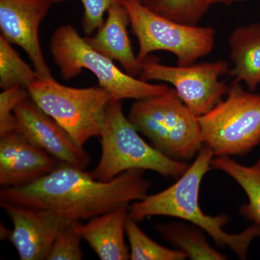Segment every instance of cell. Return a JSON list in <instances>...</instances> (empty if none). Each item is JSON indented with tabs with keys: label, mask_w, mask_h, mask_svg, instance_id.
<instances>
[{
	"label": "cell",
	"mask_w": 260,
	"mask_h": 260,
	"mask_svg": "<svg viewBox=\"0 0 260 260\" xmlns=\"http://www.w3.org/2000/svg\"><path fill=\"white\" fill-rule=\"evenodd\" d=\"M157 14L186 25H197L209 9L210 0H141Z\"/></svg>",
	"instance_id": "cell-21"
},
{
	"label": "cell",
	"mask_w": 260,
	"mask_h": 260,
	"mask_svg": "<svg viewBox=\"0 0 260 260\" xmlns=\"http://www.w3.org/2000/svg\"><path fill=\"white\" fill-rule=\"evenodd\" d=\"M13 223L8 240L21 260L47 259L54 241L72 221L46 210L1 205Z\"/></svg>",
	"instance_id": "cell-12"
},
{
	"label": "cell",
	"mask_w": 260,
	"mask_h": 260,
	"mask_svg": "<svg viewBox=\"0 0 260 260\" xmlns=\"http://www.w3.org/2000/svg\"><path fill=\"white\" fill-rule=\"evenodd\" d=\"M61 162L18 132L0 137L2 187L28 185L53 172Z\"/></svg>",
	"instance_id": "cell-13"
},
{
	"label": "cell",
	"mask_w": 260,
	"mask_h": 260,
	"mask_svg": "<svg viewBox=\"0 0 260 260\" xmlns=\"http://www.w3.org/2000/svg\"><path fill=\"white\" fill-rule=\"evenodd\" d=\"M126 237L129 240L130 259L184 260L187 256L180 249H171L160 245L145 234L138 222L129 218L126 225Z\"/></svg>",
	"instance_id": "cell-20"
},
{
	"label": "cell",
	"mask_w": 260,
	"mask_h": 260,
	"mask_svg": "<svg viewBox=\"0 0 260 260\" xmlns=\"http://www.w3.org/2000/svg\"><path fill=\"white\" fill-rule=\"evenodd\" d=\"M211 169L225 173L242 188L248 203L241 207L239 213L260 227V173L252 167L242 165L230 157L213 158Z\"/></svg>",
	"instance_id": "cell-18"
},
{
	"label": "cell",
	"mask_w": 260,
	"mask_h": 260,
	"mask_svg": "<svg viewBox=\"0 0 260 260\" xmlns=\"http://www.w3.org/2000/svg\"><path fill=\"white\" fill-rule=\"evenodd\" d=\"M233 68L228 74L234 82H244L250 91L260 84V24L239 27L229 39Z\"/></svg>",
	"instance_id": "cell-16"
},
{
	"label": "cell",
	"mask_w": 260,
	"mask_h": 260,
	"mask_svg": "<svg viewBox=\"0 0 260 260\" xmlns=\"http://www.w3.org/2000/svg\"><path fill=\"white\" fill-rule=\"evenodd\" d=\"M15 116L17 132L38 148L72 167L85 170L90 164V157L85 149L77 145L70 135L30 98L15 108Z\"/></svg>",
	"instance_id": "cell-11"
},
{
	"label": "cell",
	"mask_w": 260,
	"mask_h": 260,
	"mask_svg": "<svg viewBox=\"0 0 260 260\" xmlns=\"http://www.w3.org/2000/svg\"><path fill=\"white\" fill-rule=\"evenodd\" d=\"M139 133L124 115L121 101L109 103L100 136V160L90 175L99 181H109L122 173L139 169L178 179L185 172L187 162L168 158Z\"/></svg>",
	"instance_id": "cell-3"
},
{
	"label": "cell",
	"mask_w": 260,
	"mask_h": 260,
	"mask_svg": "<svg viewBox=\"0 0 260 260\" xmlns=\"http://www.w3.org/2000/svg\"><path fill=\"white\" fill-rule=\"evenodd\" d=\"M213 157V151L204 145L177 182L160 192L132 203L129 217L138 223L152 216L181 219L200 228L217 245L229 248L239 259H246L251 243L260 237V227L254 224L242 232L230 234L223 229L230 220L229 215L211 216L200 208V186L205 174L211 169Z\"/></svg>",
	"instance_id": "cell-2"
},
{
	"label": "cell",
	"mask_w": 260,
	"mask_h": 260,
	"mask_svg": "<svg viewBox=\"0 0 260 260\" xmlns=\"http://www.w3.org/2000/svg\"><path fill=\"white\" fill-rule=\"evenodd\" d=\"M54 3H63V2L68 1V0H54Z\"/></svg>",
	"instance_id": "cell-27"
},
{
	"label": "cell",
	"mask_w": 260,
	"mask_h": 260,
	"mask_svg": "<svg viewBox=\"0 0 260 260\" xmlns=\"http://www.w3.org/2000/svg\"><path fill=\"white\" fill-rule=\"evenodd\" d=\"M245 0H210V4H225L231 5L237 2H243Z\"/></svg>",
	"instance_id": "cell-25"
},
{
	"label": "cell",
	"mask_w": 260,
	"mask_h": 260,
	"mask_svg": "<svg viewBox=\"0 0 260 260\" xmlns=\"http://www.w3.org/2000/svg\"><path fill=\"white\" fill-rule=\"evenodd\" d=\"M129 206L120 208L90 219L86 223L78 222L76 230L102 260L130 259L124 234L129 218Z\"/></svg>",
	"instance_id": "cell-15"
},
{
	"label": "cell",
	"mask_w": 260,
	"mask_h": 260,
	"mask_svg": "<svg viewBox=\"0 0 260 260\" xmlns=\"http://www.w3.org/2000/svg\"><path fill=\"white\" fill-rule=\"evenodd\" d=\"M198 120L214 156L246 155L260 144V95L233 82L226 98Z\"/></svg>",
	"instance_id": "cell-7"
},
{
	"label": "cell",
	"mask_w": 260,
	"mask_h": 260,
	"mask_svg": "<svg viewBox=\"0 0 260 260\" xmlns=\"http://www.w3.org/2000/svg\"><path fill=\"white\" fill-rule=\"evenodd\" d=\"M252 167L260 173V158L258 159L257 161L252 166Z\"/></svg>",
	"instance_id": "cell-26"
},
{
	"label": "cell",
	"mask_w": 260,
	"mask_h": 260,
	"mask_svg": "<svg viewBox=\"0 0 260 260\" xmlns=\"http://www.w3.org/2000/svg\"><path fill=\"white\" fill-rule=\"evenodd\" d=\"M144 172L133 169L101 181L84 169L61 162L28 185L2 187L0 205L46 210L70 220H88L146 198L150 181Z\"/></svg>",
	"instance_id": "cell-1"
},
{
	"label": "cell",
	"mask_w": 260,
	"mask_h": 260,
	"mask_svg": "<svg viewBox=\"0 0 260 260\" xmlns=\"http://www.w3.org/2000/svg\"><path fill=\"white\" fill-rule=\"evenodd\" d=\"M28 98V90L22 87L6 89L0 93V137L17 132L15 108Z\"/></svg>",
	"instance_id": "cell-23"
},
{
	"label": "cell",
	"mask_w": 260,
	"mask_h": 260,
	"mask_svg": "<svg viewBox=\"0 0 260 260\" xmlns=\"http://www.w3.org/2000/svg\"><path fill=\"white\" fill-rule=\"evenodd\" d=\"M50 51L63 79H73L82 70L91 72L99 86L107 90L113 100L145 99L167 93L169 87L164 84L148 83L119 70L112 59L90 47L71 25L56 29L51 38Z\"/></svg>",
	"instance_id": "cell-5"
},
{
	"label": "cell",
	"mask_w": 260,
	"mask_h": 260,
	"mask_svg": "<svg viewBox=\"0 0 260 260\" xmlns=\"http://www.w3.org/2000/svg\"><path fill=\"white\" fill-rule=\"evenodd\" d=\"M30 99L80 147L100 137L112 95L102 87L77 88L53 79L38 78L29 85Z\"/></svg>",
	"instance_id": "cell-6"
},
{
	"label": "cell",
	"mask_w": 260,
	"mask_h": 260,
	"mask_svg": "<svg viewBox=\"0 0 260 260\" xmlns=\"http://www.w3.org/2000/svg\"><path fill=\"white\" fill-rule=\"evenodd\" d=\"M123 0H82L84 12L82 28L87 36L91 35L104 23V14L114 3Z\"/></svg>",
	"instance_id": "cell-24"
},
{
	"label": "cell",
	"mask_w": 260,
	"mask_h": 260,
	"mask_svg": "<svg viewBox=\"0 0 260 260\" xmlns=\"http://www.w3.org/2000/svg\"><path fill=\"white\" fill-rule=\"evenodd\" d=\"M78 220L65 226L51 246L48 260H80L83 258L80 242L82 237L76 230Z\"/></svg>",
	"instance_id": "cell-22"
},
{
	"label": "cell",
	"mask_w": 260,
	"mask_h": 260,
	"mask_svg": "<svg viewBox=\"0 0 260 260\" xmlns=\"http://www.w3.org/2000/svg\"><path fill=\"white\" fill-rule=\"evenodd\" d=\"M122 4L138 39L140 63L153 51H166L177 57L178 65L187 66L213 50L215 32L212 27L178 23L154 13L141 0H123Z\"/></svg>",
	"instance_id": "cell-8"
},
{
	"label": "cell",
	"mask_w": 260,
	"mask_h": 260,
	"mask_svg": "<svg viewBox=\"0 0 260 260\" xmlns=\"http://www.w3.org/2000/svg\"><path fill=\"white\" fill-rule=\"evenodd\" d=\"M40 78L21 59L3 36H0V88L6 90L14 87L28 89L29 85Z\"/></svg>",
	"instance_id": "cell-19"
},
{
	"label": "cell",
	"mask_w": 260,
	"mask_h": 260,
	"mask_svg": "<svg viewBox=\"0 0 260 260\" xmlns=\"http://www.w3.org/2000/svg\"><path fill=\"white\" fill-rule=\"evenodd\" d=\"M128 119L152 146L173 160L186 162L204 147L198 116L188 109L174 88L135 100Z\"/></svg>",
	"instance_id": "cell-4"
},
{
	"label": "cell",
	"mask_w": 260,
	"mask_h": 260,
	"mask_svg": "<svg viewBox=\"0 0 260 260\" xmlns=\"http://www.w3.org/2000/svg\"><path fill=\"white\" fill-rule=\"evenodd\" d=\"M229 70V64L223 60L174 67L160 64L156 58L148 56L142 61L139 78L172 84L188 109L200 116L210 112L227 95L230 86L219 78L228 74Z\"/></svg>",
	"instance_id": "cell-9"
},
{
	"label": "cell",
	"mask_w": 260,
	"mask_h": 260,
	"mask_svg": "<svg viewBox=\"0 0 260 260\" xmlns=\"http://www.w3.org/2000/svg\"><path fill=\"white\" fill-rule=\"evenodd\" d=\"M129 14L122 3H114L107 11V20L93 37L85 38L93 49L112 60L119 61L125 73L140 75L141 63L135 56L128 35Z\"/></svg>",
	"instance_id": "cell-14"
},
{
	"label": "cell",
	"mask_w": 260,
	"mask_h": 260,
	"mask_svg": "<svg viewBox=\"0 0 260 260\" xmlns=\"http://www.w3.org/2000/svg\"><path fill=\"white\" fill-rule=\"evenodd\" d=\"M156 229L168 242L184 251L191 260H225L227 256L210 245L205 232L190 223L171 222L156 225Z\"/></svg>",
	"instance_id": "cell-17"
},
{
	"label": "cell",
	"mask_w": 260,
	"mask_h": 260,
	"mask_svg": "<svg viewBox=\"0 0 260 260\" xmlns=\"http://www.w3.org/2000/svg\"><path fill=\"white\" fill-rule=\"evenodd\" d=\"M54 0H0L1 36L23 49L43 79H53L43 54L39 27Z\"/></svg>",
	"instance_id": "cell-10"
}]
</instances>
